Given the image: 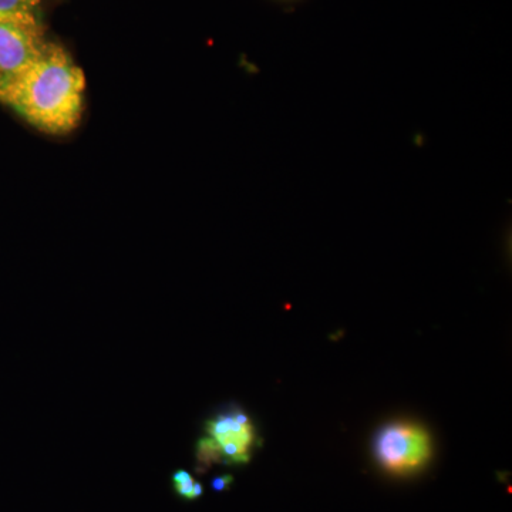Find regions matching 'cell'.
Returning a JSON list of instances; mask_svg holds the SVG:
<instances>
[{"instance_id": "obj_8", "label": "cell", "mask_w": 512, "mask_h": 512, "mask_svg": "<svg viewBox=\"0 0 512 512\" xmlns=\"http://www.w3.org/2000/svg\"><path fill=\"white\" fill-rule=\"evenodd\" d=\"M231 483H232L231 476L217 477V478H215L214 481H212V488H214L215 491H222V490H225V488H227L228 485Z\"/></svg>"}, {"instance_id": "obj_1", "label": "cell", "mask_w": 512, "mask_h": 512, "mask_svg": "<svg viewBox=\"0 0 512 512\" xmlns=\"http://www.w3.org/2000/svg\"><path fill=\"white\" fill-rule=\"evenodd\" d=\"M86 77L70 53L46 42L32 66L0 92V101L50 136L72 133L82 121Z\"/></svg>"}, {"instance_id": "obj_2", "label": "cell", "mask_w": 512, "mask_h": 512, "mask_svg": "<svg viewBox=\"0 0 512 512\" xmlns=\"http://www.w3.org/2000/svg\"><path fill=\"white\" fill-rule=\"evenodd\" d=\"M46 42L40 19L0 18V92L32 66Z\"/></svg>"}, {"instance_id": "obj_5", "label": "cell", "mask_w": 512, "mask_h": 512, "mask_svg": "<svg viewBox=\"0 0 512 512\" xmlns=\"http://www.w3.org/2000/svg\"><path fill=\"white\" fill-rule=\"evenodd\" d=\"M42 0H0V18L39 19Z\"/></svg>"}, {"instance_id": "obj_3", "label": "cell", "mask_w": 512, "mask_h": 512, "mask_svg": "<svg viewBox=\"0 0 512 512\" xmlns=\"http://www.w3.org/2000/svg\"><path fill=\"white\" fill-rule=\"evenodd\" d=\"M375 454L384 470L410 474L426 466L431 441L426 430L412 423H393L377 434Z\"/></svg>"}, {"instance_id": "obj_7", "label": "cell", "mask_w": 512, "mask_h": 512, "mask_svg": "<svg viewBox=\"0 0 512 512\" xmlns=\"http://www.w3.org/2000/svg\"><path fill=\"white\" fill-rule=\"evenodd\" d=\"M173 483L175 491L178 495L185 498V500H195L202 494V485L195 483L194 478L187 471L180 470L173 476Z\"/></svg>"}, {"instance_id": "obj_6", "label": "cell", "mask_w": 512, "mask_h": 512, "mask_svg": "<svg viewBox=\"0 0 512 512\" xmlns=\"http://www.w3.org/2000/svg\"><path fill=\"white\" fill-rule=\"evenodd\" d=\"M221 447L212 437H202L197 443V470L204 473L214 464L222 463Z\"/></svg>"}, {"instance_id": "obj_4", "label": "cell", "mask_w": 512, "mask_h": 512, "mask_svg": "<svg viewBox=\"0 0 512 512\" xmlns=\"http://www.w3.org/2000/svg\"><path fill=\"white\" fill-rule=\"evenodd\" d=\"M207 433L220 447L235 446L248 453L256 440L254 424L242 410H231L208 420Z\"/></svg>"}]
</instances>
